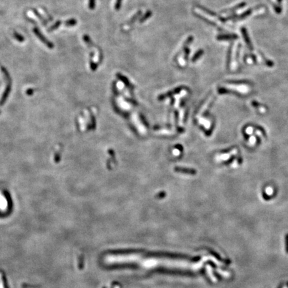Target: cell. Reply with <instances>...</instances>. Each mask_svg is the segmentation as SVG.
<instances>
[{"label": "cell", "mask_w": 288, "mask_h": 288, "mask_svg": "<svg viewBox=\"0 0 288 288\" xmlns=\"http://www.w3.org/2000/svg\"><path fill=\"white\" fill-rule=\"evenodd\" d=\"M242 34L243 38H244V41L246 42L247 46H248V47L249 50H250V51H253V50H254V48H253L252 41L250 40V37H249V35H248V32H247V30L245 28H242Z\"/></svg>", "instance_id": "1"}, {"label": "cell", "mask_w": 288, "mask_h": 288, "mask_svg": "<svg viewBox=\"0 0 288 288\" xmlns=\"http://www.w3.org/2000/svg\"><path fill=\"white\" fill-rule=\"evenodd\" d=\"M238 38V36L236 34H227V35H220L217 36L218 40H236Z\"/></svg>", "instance_id": "2"}, {"label": "cell", "mask_w": 288, "mask_h": 288, "mask_svg": "<svg viewBox=\"0 0 288 288\" xmlns=\"http://www.w3.org/2000/svg\"><path fill=\"white\" fill-rule=\"evenodd\" d=\"M261 7V6H258V7H254V8H252V9H248V11H246V12L243 13H242V15H239V16H237V17H236V18H237V19H244V18H246V17H248V16H249V15H250L251 14V13H252L253 12V11H254V9H258V8H259V7Z\"/></svg>", "instance_id": "3"}, {"label": "cell", "mask_w": 288, "mask_h": 288, "mask_svg": "<svg viewBox=\"0 0 288 288\" xmlns=\"http://www.w3.org/2000/svg\"><path fill=\"white\" fill-rule=\"evenodd\" d=\"M246 5V3H245V2H242V3H239V4H238V5H235V7H232V8L225 9V11H223V12H227V11H235V10H237V9H240V8H242V7H244L245 5Z\"/></svg>", "instance_id": "4"}, {"label": "cell", "mask_w": 288, "mask_h": 288, "mask_svg": "<svg viewBox=\"0 0 288 288\" xmlns=\"http://www.w3.org/2000/svg\"><path fill=\"white\" fill-rule=\"evenodd\" d=\"M231 55V46L229 47L228 52H227V67H229V63H230Z\"/></svg>", "instance_id": "5"}, {"label": "cell", "mask_w": 288, "mask_h": 288, "mask_svg": "<svg viewBox=\"0 0 288 288\" xmlns=\"http://www.w3.org/2000/svg\"><path fill=\"white\" fill-rule=\"evenodd\" d=\"M203 54V50H200L198 52H197V53L196 54V55L194 56V57H193V61H195L196 60V59H198V58H199V57H200V56H201Z\"/></svg>", "instance_id": "6"}, {"label": "cell", "mask_w": 288, "mask_h": 288, "mask_svg": "<svg viewBox=\"0 0 288 288\" xmlns=\"http://www.w3.org/2000/svg\"><path fill=\"white\" fill-rule=\"evenodd\" d=\"M228 82L230 83H235V84H239V83H250V81H229Z\"/></svg>", "instance_id": "7"}, {"label": "cell", "mask_w": 288, "mask_h": 288, "mask_svg": "<svg viewBox=\"0 0 288 288\" xmlns=\"http://www.w3.org/2000/svg\"><path fill=\"white\" fill-rule=\"evenodd\" d=\"M264 60H265V63L266 65H267L268 66H269V67H273V63L271 61H270V60H268L266 59V58H265L264 57Z\"/></svg>", "instance_id": "8"}, {"label": "cell", "mask_w": 288, "mask_h": 288, "mask_svg": "<svg viewBox=\"0 0 288 288\" xmlns=\"http://www.w3.org/2000/svg\"><path fill=\"white\" fill-rule=\"evenodd\" d=\"M277 1L278 2H279V3H281V1H282V0H277Z\"/></svg>", "instance_id": "9"}, {"label": "cell", "mask_w": 288, "mask_h": 288, "mask_svg": "<svg viewBox=\"0 0 288 288\" xmlns=\"http://www.w3.org/2000/svg\"><path fill=\"white\" fill-rule=\"evenodd\" d=\"M284 288H287V287H284Z\"/></svg>", "instance_id": "10"}]
</instances>
